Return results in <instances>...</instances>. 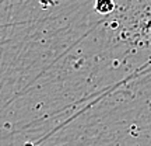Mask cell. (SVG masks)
<instances>
[{
	"label": "cell",
	"mask_w": 151,
	"mask_h": 146,
	"mask_svg": "<svg viewBox=\"0 0 151 146\" xmlns=\"http://www.w3.org/2000/svg\"><path fill=\"white\" fill-rule=\"evenodd\" d=\"M115 10L113 0H97L95 1V11L99 14H109Z\"/></svg>",
	"instance_id": "6da1fadb"
}]
</instances>
